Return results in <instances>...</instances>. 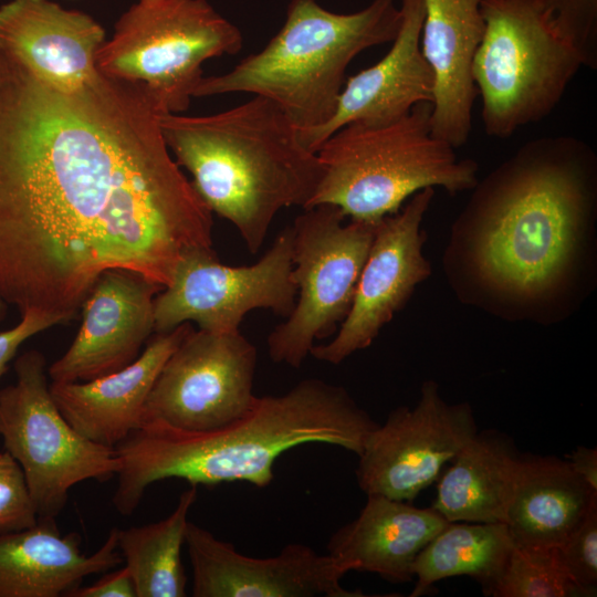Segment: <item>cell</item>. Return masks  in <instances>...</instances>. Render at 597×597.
<instances>
[{
  "mask_svg": "<svg viewBox=\"0 0 597 597\" xmlns=\"http://www.w3.org/2000/svg\"><path fill=\"white\" fill-rule=\"evenodd\" d=\"M166 113L140 83L100 72L55 87L0 50V295L73 320L96 280L165 287L211 251L212 212L170 156Z\"/></svg>",
  "mask_w": 597,
  "mask_h": 597,
  "instance_id": "1",
  "label": "cell"
},
{
  "mask_svg": "<svg viewBox=\"0 0 597 597\" xmlns=\"http://www.w3.org/2000/svg\"><path fill=\"white\" fill-rule=\"evenodd\" d=\"M446 252L462 298L511 316H558L591 263L597 156L575 136L522 145L471 189Z\"/></svg>",
  "mask_w": 597,
  "mask_h": 597,
  "instance_id": "2",
  "label": "cell"
},
{
  "mask_svg": "<svg viewBox=\"0 0 597 597\" xmlns=\"http://www.w3.org/2000/svg\"><path fill=\"white\" fill-rule=\"evenodd\" d=\"M378 426L342 386L306 378L281 395L255 397L234 421L207 431H190L159 420H142L115 448L121 460L112 502L132 515L146 489L165 479L190 485L247 482L268 486L274 463L306 443L336 446L358 455Z\"/></svg>",
  "mask_w": 597,
  "mask_h": 597,
  "instance_id": "3",
  "label": "cell"
},
{
  "mask_svg": "<svg viewBox=\"0 0 597 597\" xmlns=\"http://www.w3.org/2000/svg\"><path fill=\"white\" fill-rule=\"evenodd\" d=\"M160 129L209 210L230 221L254 254L276 213L292 206L305 209L322 177L316 153L261 96L212 115L163 113Z\"/></svg>",
  "mask_w": 597,
  "mask_h": 597,
  "instance_id": "4",
  "label": "cell"
},
{
  "mask_svg": "<svg viewBox=\"0 0 597 597\" xmlns=\"http://www.w3.org/2000/svg\"><path fill=\"white\" fill-rule=\"evenodd\" d=\"M401 23L394 0H374L354 13H335L316 0H291L281 30L232 70L203 76L193 97L251 93L273 102L298 134L334 115L349 63L363 51L392 42Z\"/></svg>",
  "mask_w": 597,
  "mask_h": 597,
  "instance_id": "5",
  "label": "cell"
},
{
  "mask_svg": "<svg viewBox=\"0 0 597 597\" xmlns=\"http://www.w3.org/2000/svg\"><path fill=\"white\" fill-rule=\"evenodd\" d=\"M431 103L417 104L389 122H354L316 150L322 177L307 208L332 205L350 220L376 223L412 195L440 187L450 195L471 190L479 165L458 159L431 130Z\"/></svg>",
  "mask_w": 597,
  "mask_h": 597,
  "instance_id": "6",
  "label": "cell"
},
{
  "mask_svg": "<svg viewBox=\"0 0 597 597\" xmlns=\"http://www.w3.org/2000/svg\"><path fill=\"white\" fill-rule=\"evenodd\" d=\"M484 32L473 61L484 132L509 138L559 104L583 63L546 23L540 0H481Z\"/></svg>",
  "mask_w": 597,
  "mask_h": 597,
  "instance_id": "7",
  "label": "cell"
},
{
  "mask_svg": "<svg viewBox=\"0 0 597 597\" xmlns=\"http://www.w3.org/2000/svg\"><path fill=\"white\" fill-rule=\"evenodd\" d=\"M240 30L206 0L138 2L96 55L105 75L140 83L166 113L187 111L205 61L241 50Z\"/></svg>",
  "mask_w": 597,
  "mask_h": 597,
  "instance_id": "8",
  "label": "cell"
},
{
  "mask_svg": "<svg viewBox=\"0 0 597 597\" xmlns=\"http://www.w3.org/2000/svg\"><path fill=\"white\" fill-rule=\"evenodd\" d=\"M14 371L17 381L0 389V437L23 471L38 517H56L75 484L105 482L122 463L114 448L91 441L60 412L41 352L21 354Z\"/></svg>",
  "mask_w": 597,
  "mask_h": 597,
  "instance_id": "9",
  "label": "cell"
},
{
  "mask_svg": "<svg viewBox=\"0 0 597 597\" xmlns=\"http://www.w3.org/2000/svg\"><path fill=\"white\" fill-rule=\"evenodd\" d=\"M332 205L298 214L293 230L292 277L297 301L268 337L270 358L300 368L316 339L338 329L347 316L376 223L350 220Z\"/></svg>",
  "mask_w": 597,
  "mask_h": 597,
  "instance_id": "10",
  "label": "cell"
},
{
  "mask_svg": "<svg viewBox=\"0 0 597 597\" xmlns=\"http://www.w3.org/2000/svg\"><path fill=\"white\" fill-rule=\"evenodd\" d=\"M293 230L289 226L254 264L230 266L214 251L187 254L154 300V331L195 322L211 333H235L245 314L266 308L287 316L297 289L292 277Z\"/></svg>",
  "mask_w": 597,
  "mask_h": 597,
  "instance_id": "11",
  "label": "cell"
},
{
  "mask_svg": "<svg viewBox=\"0 0 597 597\" xmlns=\"http://www.w3.org/2000/svg\"><path fill=\"white\" fill-rule=\"evenodd\" d=\"M256 347L240 331L192 329L163 366L142 420L207 431L243 416L252 406Z\"/></svg>",
  "mask_w": 597,
  "mask_h": 597,
  "instance_id": "12",
  "label": "cell"
},
{
  "mask_svg": "<svg viewBox=\"0 0 597 597\" xmlns=\"http://www.w3.org/2000/svg\"><path fill=\"white\" fill-rule=\"evenodd\" d=\"M476 432L470 404H448L438 384L426 380L413 407L395 408L367 436L357 455L358 486L367 495L411 502Z\"/></svg>",
  "mask_w": 597,
  "mask_h": 597,
  "instance_id": "13",
  "label": "cell"
},
{
  "mask_svg": "<svg viewBox=\"0 0 597 597\" xmlns=\"http://www.w3.org/2000/svg\"><path fill=\"white\" fill-rule=\"evenodd\" d=\"M434 188L412 195L397 212L378 221L362 269L353 303L335 337L314 345L311 355L338 365L373 344L381 328L405 306L416 287L431 274L423 255V217Z\"/></svg>",
  "mask_w": 597,
  "mask_h": 597,
  "instance_id": "14",
  "label": "cell"
},
{
  "mask_svg": "<svg viewBox=\"0 0 597 597\" xmlns=\"http://www.w3.org/2000/svg\"><path fill=\"white\" fill-rule=\"evenodd\" d=\"M185 545L193 597H362L342 586L349 572L338 558L304 544H287L271 557H252L189 522Z\"/></svg>",
  "mask_w": 597,
  "mask_h": 597,
  "instance_id": "15",
  "label": "cell"
},
{
  "mask_svg": "<svg viewBox=\"0 0 597 597\" xmlns=\"http://www.w3.org/2000/svg\"><path fill=\"white\" fill-rule=\"evenodd\" d=\"M161 290L132 271L104 272L81 306L74 341L48 369L51 380L88 381L133 363L155 332L154 300Z\"/></svg>",
  "mask_w": 597,
  "mask_h": 597,
  "instance_id": "16",
  "label": "cell"
},
{
  "mask_svg": "<svg viewBox=\"0 0 597 597\" xmlns=\"http://www.w3.org/2000/svg\"><path fill=\"white\" fill-rule=\"evenodd\" d=\"M400 13V28L387 54L347 78L333 117L323 127L298 134L308 150L316 153L347 124L389 122L407 115L419 103H431L433 76L420 48L423 0H402Z\"/></svg>",
  "mask_w": 597,
  "mask_h": 597,
  "instance_id": "17",
  "label": "cell"
},
{
  "mask_svg": "<svg viewBox=\"0 0 597 597\" xmlns=\"http://www.w3.org/2000/svg\"><path fill=\"white\" fill-rule=\"evenodd\" d=\"M104 29L90 15L50 0H11L0 7V50L42 81L73 90L98 73Z\"/></svg>",
  "mask_w": 597,
  "mask_h": 597,
  "instance_id": "18",
  "label": "cell"
},
{
  "mask_svg": "<svg viewBox=\"0 0 597 597\" xmlns=\"http://www.w3.org/2000/svg\"><path fill=\"white\" fill-rule=\"evenodd\" d=\"M481 0H423L420 48L433 76L432 134L453 148L472 129L478 95L472 67L484 32Z\"/></svg>",
  "mask_w": 597,
  "mask_h": 597,
  "instance_id": "19",
  "label": "cell"
},
{
  "mask_svg": "<svg viewBox=\"0 0 597 597\" xmlns=\"http://www.w3.org/2000/svg\"><path fill=\"white\" fill-rule=\"evenodd\" d=\"M191 329L184 323L156 333L133 363L100 378L52 381L50 392L60 412L91 441L115 448L140 423L163 366Z\"/></svg>",
  "mask_w": 597,
  "mask_h": 597,
  "instance_id": "20",
  "label": "cell"
},
{
  "mask_svg": "<svg viewBox=\"0 0 597 597\" xmlns=\"http://www.w3.org/2000/svg\"><path fill=\"white\" fill-rule=\"evenodd\" d=\"M117 531L92 555L82 554L78 533L61 534L55 517L0 533V597H67L84 578L123 564Z\"/></svg>",
  "mask_w": 597,
  "mask_h": 597,
  "instance_id": "21",
  "label": "cell"
},
{
  "mask_svg": "<svg viewBox=\"0 0 597 597\" xmlns=\"http://www.w3.org/2000/svg\"><path fill=\"white\" fill-rule=\"evenodd\" d=\"M448 523L431 506L419 509L407 501L369 494L358 516L331 536L327 551L349 570L374 573L395 584L409 583L415 578L416 557Z\"/></svg>",
  "mask_w": 597,
  "mask_h": 597,
  "instance_id": "22",
  "label": "cell"
},
{
  "mask_svg": "<svg viewBox=\"0 0 597 597\" xmlns=\"http://www.w3.org/2000/svg\"><path fill=\"white\" fill-rule=\"evenodd\" d=\"M595 505L567 459L521 454L505 524L514 546L558 547Z\"/></svg>",
  "mask_w": 597,
  "mask_h": 597,
  "instance_id": "23",
  "label": "cell"
},
{
  "mask_svg": "<svg viewBox=\"0 0 597 597\" xmlns=\"http://www.w3.org/2000/svg\"><path fill=\"white\" fill-rule=\"evenodd\" d=\"M520 458L506 433L478 431L439 475L431 507L448 522L505 523Z\"/></svg>",
  "mask_w": 597,
  "mask_h": 597,
  "instance_id": "24",
  "label": "cell"
},
{
  "mask_svg": "<svg viewBox=\"0 0 597 597\" xmlns=\"http://www.w3.org/2000/svg\"><path fill=\"white\" fill-rule=\"evenodd\" d=\"M513 547L505 523L449 522L416 557L410 597L426 595L441 579L463 575L479 582L485 594Z\"/></svg>",
  "mask_w": 597,
  "mask_h": 597,
  "instance_id": "25",
  "label": "cell"
},
{
  "mask_svg": "<svg viewBox=\"0 0 597 597\" xmlns=\"http://www.w3.org/2000/svg\"><path fill=\"white\" fill-rule=\"evenodd\" d=\"M190 485L165 519L117 531V546L128 569L136 597H184L187 575L181 562L188 514L197 500Z\"/></svg>",
  "mask_w": 597,
  "mask_h": 597,
  "instance_id": "26",
  "label": "cell"
},
{
  "mask_svg": "<svg viewBox=\"0 0 597 597\" xmlns=\"http://www.w3.org/2000/svg\"><path fill=\"white\" fill-rule=\"evenodd\" d=\"M492 597L579 596L557 547L514 546L500 575L484 594Z\"/></svg>",
  "mask_w": 597,
  "mask_h": 597,
  "instance_id": "27",
  "label": "cell"
},
{
  "mask_svg": "<svg viewBox=\"0 0 597 597\" xmlns=\"http://www.w3.org/2000/svg\"><path fill=\"white\" fill-rule=\"evenodd\" d=\"M553 33L580 59L583 66H597V0H540Z\"/></svg>",
  "mask_w": 597,
  "mask_h": 597,
  "instance_id": "28",
  "label": "cell"
},
{
  "mask_svg": "<svg viewBox=\"0 0 597 597\" xmlns=\"http://www.w3.org/2000/svg\"><path fill=\"white\" fill-rule=\"evenodd\" d=\"M563 567L579 596L597 593V505L557 547Z\"/></svg>",
  "mask_w": 597,
  "mask_h": 597,
  "instance_id": "29",
  "label": "cell"
},
{
  "mask_svg": "<svg viewBox=\"0 0 597 597\" xmlns=\"http://www.w3.org/2000/svg\"><path fill=\"white\" fill-rule=\"evenodd\" d=\"M38 521L23 471L8 451L0 452V533L20 531Z\"/></svg>",
  "mask_w": 597,
  "mask_h": 597,
  "instance_id": "30",
  "label": "cell"
},
{
  "mask_svg": "<svg viewBox=\"0 0 597 597\" xmlns=\"http://www.w3.org/2000/svg\"><path fill=\"white\" fill-rule=\"evenodd\" d=\"M63 323L59 316L39 310H30L21 314V321L14 327L0 332V378L7 371L8 365L19 347L27 339Z\"/></svg>",
  "mask_w": 597,
  "mask_h": 597,
  "instance_id": "31",
  "label": "cell"
},
{
  "mask_svg": "<svg viewBox=\"0 0 597 597\" xmlns=\"http://www.w3.org/2000/svg\"><path fill=\"white\" fill-rule=\"evenodd\" d=\"M67 597H136V593L132 576L124 566L90 586L80 585Z\"/></svg>",
  "mask_w": 597,
  "mask_h": 597,
  "instance_id": "32",
  "label": "cell"
},
{
  "mask_svg": "<svg viewBox=\"0 0 597 597\" xmlns=\"http://www.w3.org/2000/svg\"><path fill=\"white\" fill-rule=\"evenodd\" d=\"M567 460L575 473L597 491V449L579 446L568 454Z\"/></svg>",
  "mask_w": 597,
  "mask_h": 597,
  "instance_id": "33",
  "label": "cell"
},
{
  "mask_svg": "<svg viewBox=\"0 0 597 597\" xmlns=\"http://www.w3.org/2000/svg\"><path fill=\"white\" fill-rule=\"evenodd\" d=\"M7 303L0 295V322L6 317Z\"/></svg>",
  "mask_w": 597,
  "mask_h": 597,
  "instance_id": "34",
  "label": "cell"
},
{
  "mask_svg": "<svg viewBox=\"0 0 597 597\" xmlns=\"http://www.w3.org/2000/svg\"><path fill=\"white\" fill-rule=\"evenodd\" d=\"M158 0H139V2H143V3H154Z\"/></svg>",
  "mask_w": 597,
  "mask_h": 597,
  "instance_id": "35",
  "label": "cell"
}]
</instances>
